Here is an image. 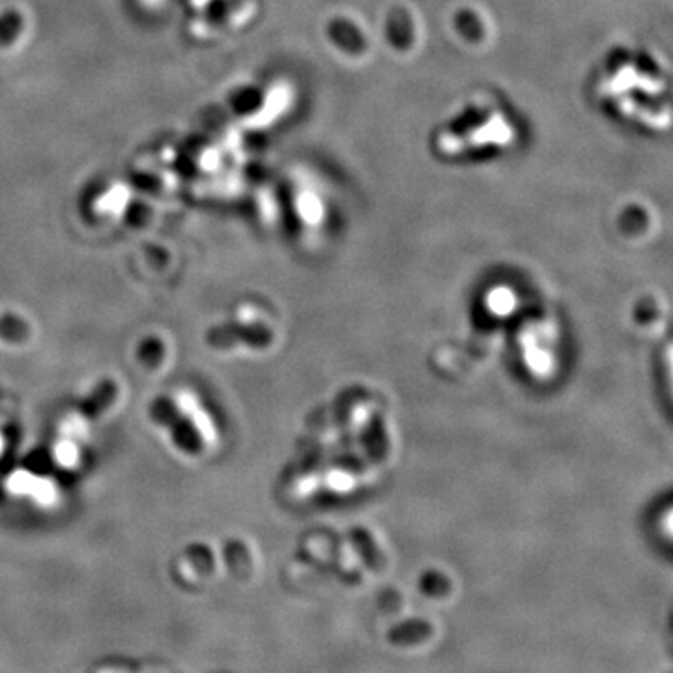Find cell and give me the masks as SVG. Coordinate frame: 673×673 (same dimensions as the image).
<instances>
[{"label":"cell","mask_w":673,"mask_h":673,"mask_svg":"<svg viewBox=\"0 0 673 673\" xmlns=\"http://www.w3.org/2000/svg\"><path fill=\"white\" fill-rule=\"evenodd\" d=\"M182 406L185 410V414L191 417L193 425L196 426V430H199L201 436L205 438V442L208 444H214L216 442V428L210 421V417L205 414V410L199 406V403L193 401L189 394H184L182 397Z\"/></svg>","instance_id":"5"},{"label":"cell","mask_w":673,"mask_h":673,"mask_svg":"<svg viewBox=\"0 0 673 673\" xmlns=\"http://www.w3.org/2000/svg\"><path fill=\"white\" fill-rule=\"evenodd\" d=\"M32 331L30 326L21 316L14 312H6L0 316V339L12 342V344H23L30 339Z\"/></svg>","instance_id":"4"},{"label":"cell","mask_w":673,"mask_h":673,"mask_svg":"<svg viewBox=\"0 0 673 673\" xmlns=\"http://www.w3.org/2000/svg\"><path fill=\"white\" fill-rule=\"evenodd\" d=\"M251 341V342H262L264 335L258 330H251V328H244V326H219L214 328L206 333V342L208 346L214 348H226L232 346L236 341Z\"/></svg>","instance_id":"2"},{"label":"cell","mask_w":673,"mask_h":673,"mask_svg":"<svg viewBox=\"0 0 673 673\" xmlns=\"http://www.w3.org/2000/svg\"><path fill=\"white\" fill-rule=\"evenodd\" d=\"M430 636V626L423 621H408L397 625L389 635V640L394 646H415Z\"/></svg>","instance_id":"3"},{"label":"cell","mask_w":673,"mask_h":673,"mask_svg":"<svg viewBox=\"0 0 673 673\" xmlns=\"http://www.w3.org/2000/svg\"><path fill=\"white\" fill-rule=\"evenodd\" d=\"M116 399H118V384L114 380H103L85 399L81 412L85 417L96 419L103 412H107L116 403Z\"/></svg>","instance_id":"1"}]
</instances>
